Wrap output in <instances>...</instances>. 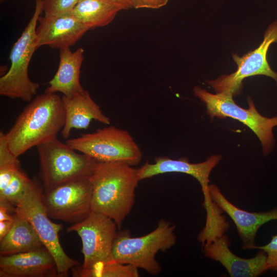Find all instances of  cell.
I'll return each instance as SVG.
<instances>
[{
	"label": "cell",
	"instance_id": "19",
	"mask_svg": "<svg viewBox=\"0 0 277 277\" xmlns=\"http://www.w3.org/2000/svg\"><path fill=\"white\" fill-rule=\"evenodd\" d=\"M43 246L30 223L14 213L10 231L0 240V255L28 252Z\"/></svg>",
	"mask_w": 277,
	"mask_h": 277
},
{
	"label": "cell",
	"instance_id": "14",
	"mask_svg": "<svg viewBox=\"0 0 277 277\" xmlns=\"http://www.w3.org/2000/svg\"><path fill=\"white\" fill-rule=\"evenodd\" d=\"M209 192L212 201L233 221L242 241L241 248L244 250L254 249L255 235L260 227L277 220V207L266 212H248L231 203L215 184L209 185Z\"/></svg>",
	"mask_w": 277,
	"mask_h": 277
},
{
	"label": "cell",
	"instance_id": "25",
	"mask_svg": "<svg viewBox=\"0 0 277 277\" xmlns=\"http://www.w3.org/2000/svg\"><path fill=\"white\" fill-rule=\"evenodd\" d=\"M169 0H129L132 8L158 9L165 6Z\"/></svg>",
	"mask_w": 277,
	"mask_h": 277
},
{
	"label": "cell",
	"instance_id": "21",
	"mask_svg": "<svg viewBox=\"0 0 277 277\" xmlns=\"http://www.w3.org/2000/svg\"><path fill=\"white\" fill-rule=\"evenodd\" d=\"M73 275L80 277H137L138 268L129 264L112 262L95 266L87 270L72 268Z\"/></svg>",
	"mask_w": 277,
	"mask_h": 277
},
{
	"label": "cell",
	"instance_id": "8",
	"mask_svg": "<svg viewBox=\"0 0 277 277\" xmlns=\"http://www.w3.org/2000/svg\"><path fill=\"white\" fill-rule=\"evenodd\" d=\"M66 143L100 162H123L133 166L138 165L143 157L141 149L130 134L112 126L67 139Z\"/></svg>",
	"mask_w": 277,
	"mask_h": 277
},
{
	"label": "cell",
	"instance_id": "5",
	"mask_svg": "<svg viewBox=\"0 0 277 277\" xmlns=\"http://www.w3.org/2000/svg\"><path fill=\"white\" fill-rule=\"evenodd\" d=\"M43 12V0H36L34 13L19 37L13 45L8 71L0 78V94L12 99L30 102L39 84L31 81L28 67L36 47V29Z\"/></svg>",
	"mask_w": 277,
	"mask_h": 277
},
{
	"label": "cell",
	"instance_id": "20",
	"mask_svg": "<svg viewBox=\"0 0 277 277\" xmlns=\"http://www.w3.org/2000/svg\"><path fill=\"white\" fill-rule=\"evenodd\" d=\"M121 10L109 0H79L71 13L90 30L107 25Z\"/></svg>",
	"mask_w": 277,
	"mask_h": 277
},
{
	"label": "cell",
	"instance_id": "12",
	"mask_svg": "<svg viewBox=\"0 0 277 277\" xmlns=\"http://www.w3.org/2000/svg\"><path fill=\"white\" fill-rule=\"evenodd\" d=\"M221 159V155H212L202 163H191L186 157L174 160L167 156H159L155 158L154 163L146 162L138 169L139 177L141 181L169 172L183 173L192 176L199 182L204 195L206 222L215 224L222 218V211L211 200L209 192V176Z\"/></svg>",
	"mask_w": 277,
	"mask_h": 277
},
{
	"label": "cell",
	"instance_id": "7",
	"mask_svg": "<svg viewBox=\"0 0 277 277\" xmlns=\"http://www.w3.org/2000/svg\"><path fill=\"white\" fill-rule=\"evenodd\" d=\"M193 92L205 104L207 113L211 118L230 117L238 120L257 136L264 156L272 151L275 145L272 130L277 126V116L269 118L261 115L250 97L247 98L248 108L244 109L237 105L233 100V96L229 94H213L199 86L194 87Z\"/></svg>",
	"mask_w": 277,
	"mask_h": 277
},
{
	"label": "cell",
	"instance_id": "26",
	"mask_svg": "<svg viewBox=\"0 0 277 277\" xmlns=\"http://www.w3.org/2000/svg\"><path fill=\"white\" fill-rule=\"evenodd\" d=\"M12 221H0V240L10 231L12 226Z\"/></svg>",
	"mask_w": 277,
	"mask_h": 277
},
{
	"label": "cell",
	"instance_id": "28",
	"mask_svg": "<svg viewBox=\"0 0 277 277\" xmlns=\"http://www.w3.org/2000/svg\"><path fill=\"white\" fill-rule=\"evenodd\" d=\"M6 1H7V0H0L1 2H3Z\"/></svg>",
	"mask_w": 277,
	"mask_h": 277
},
{
	"label": "cell",
	"instance_id": "2",
	"mask_svg": "<svg viewBox=\"0 0 277 277\" xmlns=\"http://www.w3.org/2000/svg\"><path fill=\"white\" fill-rule=\"evenodd\" d=\"M65 121L62 98L45 92L31 101L5 133L8 147L18 157L31 148L56 137Z\"/></svg>",
	"mask_w": 277,
	"mask_h": 277
},
{
	"label": "cell",
	"instance_id": "11",
	"mask_svg": "<svg viewBox=\"0 0 277 277\" xmlns=\"http://www.w3.org/2000/svg\"><path fill=\"white\" fill-rule=\"evenodd\" d=\"M277 43V19L270 24L265 32L264 39L260 46L242 56L233 54L236 70L228 75H223L207 83L216 93H224L233 96L240 94L242 82L246 77L264 75L272 78L277 85V73L269 65L267 53L270 45Z\"/></svg>",
	"mask_w": 277,
	"mask_h": 277
},
{
	"label": "cell",
	"instance_id": "15",
	"mask_svg": "<svg viewBox=\"0 0 277 277\" xmlns=\"http://www.w3.org/2000/svg\"><path fill=\"white\" fill-rule=\"evenodd\" d=\"M36 29V47L48 46L60 49L74 45L89 29L71 13L61 16H40Z\"/></svg>",
	"mask_w": 277,
	"mask_h": 277
},
{
	"label": "cell",
	"instance_id": "13",
	"mask_svg": "<svg viewBox=\"0 0 277 277\" xmlns=\"http://www.w3.org/2000/svg\"><path fill=\"white\" fill-rule=\"evenodd\" d=\"M230 240L225 234L203 245L205 256L220 263L231 277H256L268 270L266 253L261 250L253 258L239 257L230 249Z\"/></svg>",
	"mask_w": 277,
	"mask_h": 277
},
{
	"label": "cell",
	"instance_id": "23",
	"mask_svg": "<svg viewBox=\"0 0 277 277\" xmlns=\"http://www.w3.org/2000/svg\"><path fill=\"white\" fill-rule=\"evenodd\" d=\"M79 0H43L45 16H61L71 13Z\"/></svg>",
	"mask_w": 277,
	"mask_h": 277
},
{
	"label": "cell",
	"instance_id": "10",
	"mask_svg": "<svg viewBox=\"0 0 277 277\" xmlns=\"http://www.w3.org/2000/svg\"><path fill=\"white\" fill-rule=\"evenodd\" d=\"M90 177L61 185L43 194L48 216L72 224L87 218L92 211Z\"/></svg>",
	"mask_w": 277,
	"mask_h": 277
},
{
	"label": "cell",
	"instance_id": "4",
	"mask_svg": "<svg viewBox=\"0 0 277 277\" xmlns=\"http://www.w3.org/2000/svg\"><path fill=\"white\" fill-rule=\"evenodd\" d=\"M36 147L44 192L69 182L89 177L99 162L77 153L56 136Z\"/></svg>",
	"mask_w": 277,
	"mask_h": 277
},
{
	"label": "cell",
	"instance_id": "17",
	"mask_svg": "<svg viewBox=\"0 0 277 277\" xmlns=\"http://www.w3.org/2000/svg\"><path fill=\"white\" fill-rule=\"evenodd\" d=\"M65 121L62 135L67 140L73 129H86L92 120L109 125L110 118L101 110L87 90H84L71 97L62 96Z\"/></svg>",
	"mask_w": 277,
	"mask_h": 277
},
{
	"label": "cell",
	"instance_id": "16",
	"mask_svg": "<svg viewBox=\"0 0 277 277\" xmlns=\"http://www.w3.org/2000/svg\"><path fill=\"white\" fill-rule=\"evenodd\" d=\"M1 277H56L55 261L44 246L37 249L0 255Z\"/></svg>",
	"mask_w": 277,
	"mask_h": 277
},
{
	"label": "cell",
	"instance_id": "18",
	"mask_svg": "<svg viewBox=\"0 0 277 277\" xmlns=\"http://www.w3.org/2000/svg\"><path fill=\"white\" fill-rule=\"evenodd\" d=\"M84 50L79 48L72 52L70 48L60 49L57 70L49 82L45 92H60L71 97L84 90L80 83L81 68L84 59Z\"/></svg>",
	"mask_w": 277,
	"mask_h": 277
},
{
	"label": "cell",
	"instance_id": "1",
	"mask_svg": "<svg viewBox=\"0 0 277 277\" xmlns=\"http://www.w3.org/2000/svg\"><path fill=\"white\" fill-rule=\"evenodd\" d=\"M90 180L92 211L112 219L120 228L135 203L138 169L123 162L99 161Z\"/></svg>",
	"mask_w": 277,
	"mask_h": 277
},
{
	"label": "cell",
	"instance_id": "9",
	"mask_svg": "<svg viewBox=\"0 0 277 277\" xmlns=\"http://www.w3.org/2000/svg\"><path fill=\"white\" fill-rule=\"evenodd\" d=\"M117 226L109 217L92 211L82 221L72 224L68 232H75L82 242L84 262L79 270H87L101 264L113 262L112 247Z\"/></svg>",
	"mask_w": 277,
	"mask_h": 277
},
{
	"label": "cell",
	"instance_id": "24",
	"mask_svg": "<svg viewBox=\"0 0 277 277\" xmlns=\"http://www.w3.org/2000/svg\"><path fill=\"white\" fill-rule=\"evenodd\" d=\"M254 249L262 250L266 253L268 270L277 271V235L272 236L266 245L255 246Z\"/></svg>",
	"mask_w": 277,
	"mask_h": 277
},
{
	"label": "cell",
	"instance_id": "6",
	"mask_svg": "<svg viewBox=\"0 0 277 277\" xmlns=\"http://www.w3.org/2000/svg\"><path fill=\"white\" fill-rule=\"evenodd\" d=\"M43 194L38 181L32 180L24 195L15 207L14 213L32 225L43 245L54 258L58 276H67L69 270L78 266L80 263L70 258L63 249L58 237L63 224L54 223L50 220L43 203Z\"/></svg>",
	"mask_w": 277,
	"mask_h": 277
},
{
	"label": "cell",
	"instance_id": "27",
	"mask_svg": "<svg viewBox=\"0 0 277 277\" xmlns=\"http://www.w3.org/2000/svg\"><path fill=\"white\" fill-rule=\"evenodd\" d=\"M121 7L122 10H127L131 8V5L129 0H109Z\"/></svg>",
	"mask_w": 277,
	"mask_h": 277
},
{
	"label": "cell",
	"instance_id": "22",
	"mask_svg": "<svg viewBox=\"0 0 277 277\" xmlns=\"http://www.w3.org/2000/svg\"><path fill=\"white\" fill-rule=\"evenodd\" d=\"M32 182L21 168L18 169L7 188L0 191V204L15 208Z\"/></svg>",
	"mask_w": 277,
	"mask_h": 277
},
{
	"label": "cell",
	"instance_id": "3",
	"mask_svg": "<svg viewBox=\"0 0 277 277\" xmlns=\"http://www.w3.org/2000/svg\"><path fill=\"white\" fill-rule=\"evenodd\" d=\"M175 229L171 222L162 219L154 230L144 236L132 237L128 229L117 232L112 247L113 262L143 269L152 275L159 274L162 268L155 255L175 244Z\"/></svg>",
	"mask_w": 277,
	"mask_h": 277
}]
</instances>
